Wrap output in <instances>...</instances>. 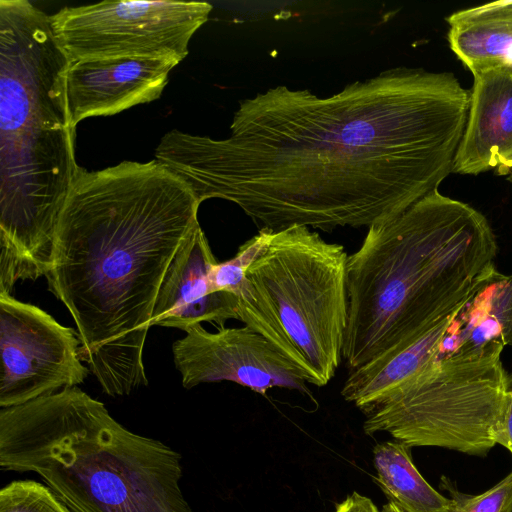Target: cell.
Listing matches in <instances>:
<instances>
[{
    "mask_svg": "<svg viewBox=\"0 0 512 512\" xmlns=\"http://www.w3.org/2000/svg\"><path fill=\"white\" fill-rule=\"evenodd\" d=\"M380 512H405L400 507H398L396 504H394L391 501H388L387 504H385Z\"/></svg>",
    "mask_w": 512,
    "mask_h": 512,
    "instance_id": "obj_23",
    "label": "cell"
},
{
    "mask_svg": "<svg viewBox=\"0 0 512 512\" xmlns=\"http://www.w3.org/2000/svg\"><path fill=\"white\" fill-rule=\"evenodd\" d=\"M179 62L155 58H110L71 62L65 77L73 125L110 116L158 99Z\"/></svg>",
    "mask_w": 512,
    "mask_h": 512,
    "instance_id": "obj_11",
    "label": "cell"
},
{
    "mask_svg": "<svg viewBox=\"0 0 512 512\" xmlns=\"http://www.w3.org/2000/svg\"><path fill=\"white\" fill-rule=\"evenodd\" d=\"M486 217L435 189L368 228L348 255V371L405 349L462 310L498 273Z\"/></svg>",
    "mask_w": 512,
    "mask_h": 512,
    "instance_id": "obj_3",
    "label": "cell"
},
{
    "mask_svg": "<svg viewBox=\"0 0 512 512\" xmlns=\"http://www.w3.org/2000/svg\"><path fill=\"white\" fill-rule=\"evenodd\" d=\"M496 444L504 446L512 454V384L510 382L504 397L501 420L496 433Z\"/></svg>",
    "mask_w": 512,
    "mask_h": 512,
    "instance_id": "obj_21",
    "label": "cell"
},
{
    "mask_svg": "<svg viewBox=\"0 0 512 512\" xmlns=\"http://www.w3.org/2000/svg\"><path fill=\"white\" fill-rule=\"evenodd\" d=\"M347 259L342 245L309 227L273 231L234 296L235 319L316 387L327 385L343 360Z\"/></svg>",
    "mask_w": 512,
    "mask_h": 512,
    "instance_id": "obj_6",
    "label": "cell"
},
{
    "mask_svg": "<svg viewBox=\"0 0 512 512\" xmlns=\"http://www.w3.org/2000/svg\"><path fill=\"white\" fill-rule=\"evenodd\" d=\"M272 232L260 229L255 236L239 247L234 257L214 263L208 273L211 291L235 296L244 282L247 270L270 240Z\"/></svg>",
    "mask_w": 512,
    "mask_h": 512,
    "instance_id": "obj_17",
    "label": "cell"
},
{
    "mask_svg": "<svg viewBox=\"0 0 512 512\" xmlns=\"http://www.w3.org/2000/svg\"><path fill=\"white\" fill-rule=\"evenodd\" d=\"M0 466L38 474L72 512H193L181 455L77 386L0 408Z\"/></svg>",
    "mask_w": 512,
    "mask_h": 512,
    "instance_id": "obj_5",
    "label": "cell"
},
{
    "mask_svg": "<svg viewBox=\"0 0 512 512\" xmlns=\"http://www.w3.org/2000/svg\"><path fill=\"white\" fill-rule=\"evenodd\" d=\"M462 310L447 316L405 349L348 371L341 390L344 400L363 412L428 369L439 359L448 332Z\"/></svg>",
    "mask_w": 512,
    "mask_h": 512,
    "instance_id": "obj_14",
    "label": "cell"
},
{
    "mask_svg": "<svg viewBox=\"0 0 512 512\" xmlns=\"http://www.w3.org/2000/svg\"><path fill=\"white\" fill-rule=\"evenodd\" d=\"M376 480L388 498L405 512H446L450 498L436 491L415 467L410 447L384 442L373 449Z\"/></svg>",
    "mask_w": 512,
    "mask_h": 512,
    "instance_id": "obj_15",
    "label": "cell"
},
{
    "mask_svg": "<svg viewBox=\"0 0 512 512\" xmlns=\"http://www.w3.org/2000/svg\"><path fill=\"white\" fill-rule=\"evenodd\" d=\"M78 332L41 308L0 293V408L84 382Z\"/></svg>",
    "mask_w": 512,
    "mask_h": 512,
    "instance_id": "obj_9",
    "label": "cell"
},
{
    "mask_svg": "<svg viewBox=\"0 0 512 512\" xmlns=\"http://www.w3.org/2000/svg\"><path fill=\"white\" fill-rule=\"evenodd\" d=\"M451 50L472 75L506 68L512 70V21L475 19L449 24Z\"/></svg>",
    "mask_w": 512,
    "mask_h": 512,
    "instance_id": "obj_16",
    "label": "cell"
},
{
    "mask_svg": "<svg viewBox=\"0 0 512 512\" xmlns=\"http://www.w3.org/2000/svg\"><path fill=\"white\" fill-rule=\"evenodd\" d=\"M440 485L451 496V505L446 512H512V471L479 495L460 492L445 476H442Z\"/></svg>",
    "mask_w": 512,
    "mask_h": 512,
    "instance_id": "obj_19",
    "label": "cell"
},
{
    "mask_svg": "<svg viewBox=\"0 0 512 512\" xmlns=\"http://www.w3.org/2000/svg\"><path fill=\"white\" fill-rule=\"evenodd\" d=\"M0 512H72V510L47 484L33 480H17L1 489Z\"/></svg>",
    "mask_w": 512,
    "mask_h": 512,
    "instance_id": "obj_18",
    "label": "cell"
},
{
    "mask_svg": "<svg viewBox=\"0 0 512 512\" xmlns=\"http://www.w3.org/2000/svg\"><path fill=\"white\" fill-rule=\"evenodd\" d=\"M208 240L199 226L176 255L160 289L152 326L186 331L202 322L221 327L235 319L233 295L213 293L208 273L216 263Z\"/></svg>",
    "mask_w": 512,
    "mask_h": 512,
    "instance_id": "obj_13",
    "label": "cell"
},
{
    "mask_svg": "<svg viewBox=\"0 0 512 512\" xmlns=\"http://www.w3.org/2000/svg\"><path fill=\"white\" fill-rule=\"evenodd\" d=\"M335 512H380L366 496L353 492L336 505Z\"/></svg>",
    "mask_w": 512,
    "mask_h": 512,
    "instance_id": "obj_22",
    "label": "cell"
},
{
    "mask_svg": "<svg viewBox=\"0 0 512 512\" xmlns=\"http://www.w3.org/2000/svg\"><path fill=\"white\" fill-rule=\"evenodd\" d=\"M200 204L156 159L77 171L45 277L75 321L82 361L109 396L148 384L143 351L157 298L200 226Z\"/></svg>",
    "mask_w": 512,
    "mask_h": 512,
    "instance_id": "obj_2",
    "label": "cell"
},
{
    "mask_svg": "<svg viewBox=\"0 0 512 512\" xmlns=\"http://www.w3.org/2000/svg\"><path fill=\"white\" fill-rule=\"evenodd\" d=\"M71 63L27 0L0 1V292L46 276L79 166L66 98Z\"/></svg>",
    "mask_w": 512,
    "mask_h": 512,
    "instance_id": "obj_4",
    "label": "cell"
},
{
    "mask_svg": "<svg viewBox=\"0 0 512 512\" xmlns=\"http://www.w3.org/2000/svg\"><path fill=\"white\" fill-rule=\"evenodd\" d=\"M475 19H500L512 21V0H502L463 9L447 17L448 24Z\"/></svg>",
    "mask_w": 512,
    "mask_h": 512,
    "instance_id": "obj_20",
    "label": "cell"
},
{
    "mask_svg": "<svg viewBox=\"0 0 512 512\" xmlns=\"http://www.w3.org/2000/svg\"><path fill=\"white\" fill-rule=\"evenodd\" d=\"M466 125L452 173L512 174V70L491 69L473 75Z\"/></svg>",
    "mask_w": 512,
    "mask_h": 512,
    "instance_id": "obj_12",
    "label": "cell"
},
{
    "mask_svg": "<svg viewBox=\"0 0 512 512\" xmlns=\"http://www.w3.org/2000/svg\"><path fill=\"white\" fill-rule=\"evenodd\" d=\"M172 345L182 386L230 381L266 395L273 388L296 390L312 397L296 368L263 336L247 325L207 331L191 326Z\"/></svg>",
    "mask_w": 512,
    "mask_h": 512,
    "instance_id": "obj_10",
    "label": "cell"
},
{
    "mask_svg": "<svg viewBox=\"0 0 512 512\" xmlns=\"http://www.w3.org/2000/svg\"><path fill=\"white\" fill-rule=\"evenodd\" d=\"M470 91L451 72L398 67L340 92L270 88L240 102L230 136L171 130L155 159L200 203L238 205L260 229L369 228L452 173Z\"/></svg>",
    "mask_w": 512,
    "mask_h": 512,
    "instance_id": "obj_1",
    "label": "cell"
},
{
    "mask_svg": "<svg viewBox=\"0 0 512 512\" xmlns=\"http://www.w3.org/2000/svg\"><path fill=\"white\" fill-rule=\"evenodd\" d=\"M498 337L461 343L362 413L367 435L387 432L408 447L485 456L496 444L509 379Z\"/></svg>",
    "mask_w": 512,
    "mask_h": 512,
    "instance_id": "obj_7",
    "label": "cell"
},
{
    "mask_svg": "<svg viewBox=\"0 0 512 512\" xmlns=\"http://www.w3.org/2000/svg\"><path fill=\"white\" fill-rule=\"evenodd\" d=\"M508 181L512 184V174L507 177Z\"/></svg>",
    "mask_w": 512,
    "mask_h": 512,
    "instance_id": "obj_24",
    "label": "cell"
},
{
    "mask_svg": "<svg viewBox=\"0 0 512 512\" xmlns=\"http://www.w3.org/2000/svg\"><path fill=\"white\" fill-rule=\"evenodd\" d=\"M211 10L210 3L201 1L105 0L64 7L49 20L71 62L155 58L180 63Z\"/></svg>",
    "mask_w": 512,
    "mask_h": 512,
    "instance_id": "obj_8",
    "label": "cell"
}]
</instances>
